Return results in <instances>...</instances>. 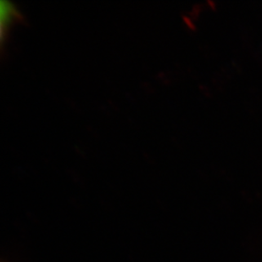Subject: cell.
Returning <instances> with one entry per match:
<instances>
[{
    "label": "cell",
    "mask_w": 262,
    "mask_h": 262,
    "mask_svg": "<svg viewBox=\"0 0 262 262\" xmlns=\"http://www.w3.org/2000/svg\"><path fill=\"white\" fill-rule=\"evenodd\" d=\"M19 15L16 8L10 2L2 1L1 3V36L5 33V30L10 27V24Z\"/></svg>",
    "instance_id": "obj_1"
}]
</instances>
